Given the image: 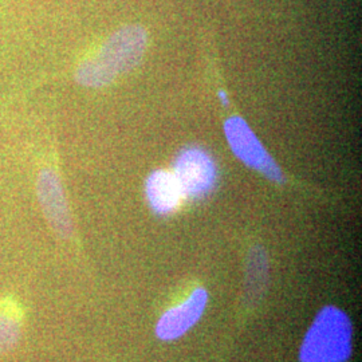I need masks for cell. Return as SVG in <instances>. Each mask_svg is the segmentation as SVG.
<instances>
[{
  "mask_svg": "<svg viewBox=\"0 0 362 362\" xmlns=\"http://www.w3.org/2000/svg\"><path fill=\"white\" fill-rule=\"evenodd\" d=\"M148 35L143 26L121 27L106 39L98 52L85 59L76 70V81L85 88L100 89L119 74L139 65L146 49Z\"/></svg>",
  "mask_w": 362,
  "mask_h": 362,
  "instance_id": "1",
  "label": "cell"
},
{
  "mask_svg": "<svg viewBox=\"0 0 362 362\" xmlns=\"http://www.w3.org/2000/svg\"><path fill=\"white\" fill-rule=\"evenodd\" d=\"M353 350L349 315L336 306L320 311L303 337L299 362H348Z\"/></svg>",
  "mask_w": 362,
  "mask_h": 362,
  "instance_id": "2",
  "label": "cell"
},
{
  "mask_svg": "<svg viewBox=\"0 0 362 362\" xmlns=\"http://www.w3.org/2000/svg\"><path fill=\"white\" fill-rule=\"evenodd\" d=\"M224 132L233 153L247 167L258 170L269 180L285 182L284 172L242 117L228 118L224 124Z\"/></svg>",
  "mask_w": 362,
  "mask_h": 362,
  "instance_id": "3",
  "label": "cell"
},
{
  "mask_svg": "<svg viewBox=\"0 0 362 362\" xmlns=\"http://www.w3.org/2000/svg\"><path fill=\"white\" fill-rule=\"evenodd\" d=\"M175 177L184 197H203L216 182V168L212 158L197 148L185 149L175 163Z\"/></svg>",
  "mask_w": 362,
  "mask_h": 362,
  "instance_id": "4",
  "label": "cell"
},
{
  "mask_svg": "<svg viewBox=\"0 0 362 362\" xmlns=\"http://www.w3.org/2000/svg\"><path fill=\"white\" fill-rule=\"evenodd\" d=\"M37 194L45 218L52 230L61 238H70L73 233V220L62 182L55 170L45 168L39 172Z\"/></svg>",
  "mask_w": 362,
  "mask_h": 362,
  "instance_id": "5",
  "label": "cell"
},
{
  "mask_svg": "<svg viewBox=\"0 0 362 362\" xmlns=\"http://www.w3.org/2000/svg\"><path fill=\"white\" fill-rule=\"evenodd\" d=\"M208 291L197 287L179 305L163 313L156 325V336L170 342L185 336L200 321L207 309Z\"/></svg>",
  "mask_w": 362,
  "mask_h": 362,
  "instance_id": "6",
  "label": "cell"
},
{
  "mask_svg": "<svg viewBox=\"0 0 362 362\" xmlns=\"http://www.w3.org/2000/svg\"><path fill=\"white\" fill-rule=\"evenodd\" d=\"M145 194L151 208L158 215H169L180 206L184 194L179 181L168 170H155L146 180Z\"/></svg>",
  "mask_w": 362,
  "mask_h": 362,
  "instance_id": "7",
  "label": "cell"
},
{
  "mask_svg": "<svg viewBox=\"0 0 362 362\" xmlns=\"http://www.w3.org/2000/svg\"><path fill=\"white\" fill-rule=\"evenodd\" d=\"M23 330V310L11 298L0 299V353L13 350Z\"/></svg>",
  "mask_w": 362,
  "mask_h": 362,
  "instance_id": "8",
  "label": "cell"
},
{
  "mask_svg": "<svg viewBox=\"0 0 362 362\" xmlns=\"http://www.w3.org/2000/svg\"><path fill=\"white\" fill-rule=\"evenodd\" d=\"M248 282L251 291L259 293L260 287H263L267 274H269V262L267 255L262 247H254L248 254Z\"/></svg>",
  "mask_w": 362,
  "mask_h": 362,
  "instance_id": "9",
  "label": "cell"
},
{
  "mask_svg": "<svg viewBox=\"0 0 362 362\" xmlns=\"http://www.w3.org/2000/svg\"><path fill=\"white\" fill-rule=\"evenodd\" d=\"M219 98L220 101H221V104L224 105V106H228V105H230V101H228V95H227L224 91H219Z\"/></svg>",
  "mask_w": 362,
  "mask_h": 362,
  "instance_id": "10",
  "label": "cell"
}]
</instances>
